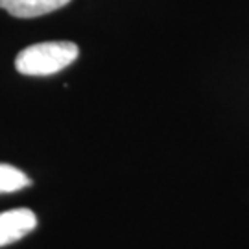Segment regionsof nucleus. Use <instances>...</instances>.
Segmentation results:
<instances>
[{"label": "nucleus", "instance_id": "nucleus-1", "mask_svg": "<svg viewBox=\"0 0 249 249\" xmlns=\"http://www.w3.org/2000/svg\"><path fill=\"white\" fill-rule=\"evenodd\" d=\"M80 48L71 41L39 43L18 52L15 69L24 76H52L78 59Z\"/></svg>", "mask_w": 249, "mask_h": 249}, {"label": "nucleus", "instance_id": "nucleus-2", "mask_svg": "<svg viewBox=\"0 0 249 249\" xmlns=\"http://www.w3.org/2000/svg\"><path fill=\"white\" fill-rule=\"evenodd\" d=\"M37 225L36 214L30 209H13L0 213V248L20 240Z\"/></svg>", "mask_w": 249, "mask_h": 249}, {"label": "nucleus", "instance_id": "nucleus-3", "mask_svg": "<svg viewBox=\"0 0 249 249\" xmlns=\"http://www.w3.org/2000/svg\"><path fill=\"white\" fill-rule=\"evenodd\" d=\"M71 0H0V8L17 18H34L67 6Z\"/></svg>", "mask_w": 249, "mask_h": 249}, {"label": "nucleus", "instance_id": "nucleus-4", "mask_svg": "<svg viewBox=\"0 0 249 249\" xmlns=\"http://www.w3.org/2000/svg\"><path fill=\"white\" fill-rule=\"evenodd\" d=\"M30 183L32 181L22 170L11 164H0V194L17 192L20 188H26Z\"/></svg>", "mask_w": 249, "mask_h": 249}]
</instances>
